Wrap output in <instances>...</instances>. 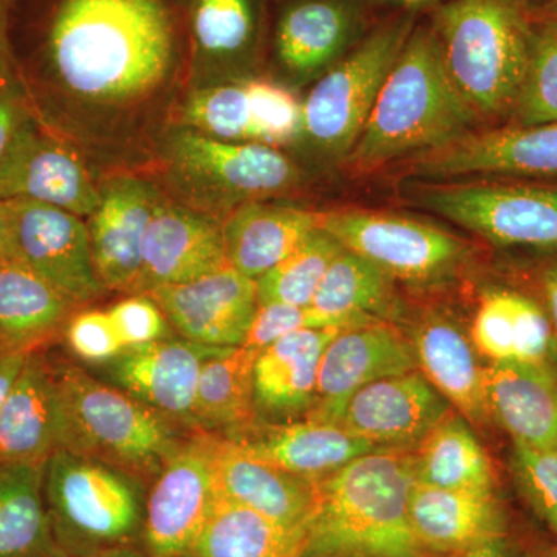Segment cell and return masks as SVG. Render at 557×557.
<instances>
[{
    "label": "cell",
    "instance_id": "6da1fadb",
    "mask_svg": "<svg viewBox=\"0 0 557 557\" xmlns=\"http://www.w3.org/2000/svg\"><path fill=\"white\" fill-rule=\"evenodd\" d=\"M42 50L54 79L81 101L131 106L170 78L178 57L172 0H51Z\"/></svg>",
    "mask_w": 557,
    "mask_h": 557
},
{
    "label": "cell",
    "instance_id": "7a4b0ae2",
    "mask_svg": "<svg viewBox=\"0 0 557 557\" xmlns=\"http://www.w3.org/2000/svg\"><path fill=\"white\" fill-rule=\"evenodd\" d=\"M475 123L450 83L431 24H417L344 163L354 174H369L461 137Z\"/></svg>",
    "mask_w": 557,
    "mask_h": 557
},
{
    "label": "cell",
    "instance_id": "3957f363",
    "mask_svg": "<svg viewBox=\"0 0 557 557\" xmlns=\"http://www.w3.org/2000/svg\"><path fill=\"white\" fill-rule=\"evenodd\" d=\"M412 454L379 449L317 482V505L299 553L431 557L409 518Z\"/></svg>",
    "mask_w": 557,
    "mask_h": 557
},
{
    "label": "cell",
    "instance_id": "277c9868",
    "mask_svg": "<svg viewBox=\"0 0 557 557\" xmlns=\"http://www.w3.org/2000/svg\"><path fill=\"white\" fill-rule=\"evenodd\" d=\"M431 27L458 97L478 121L511 115L533 50L527 0H446Z\"/></svg>",
    "mask_w": 557,
    "mask_h": 557
},
{
    "label": "cell",
    "instance_id": "5b68a950",
    "mask_svg": "<svg viewBox=\"0 0 557 557\" xmlns=\"http://www.w3.org/2000/svg\"><path fill=\"white\" fill-rule=\"evenodd\" d=\"M64 418L62 449L113 465L141 480L159 474L178 448L175 423L75 364L53 366Z\"/></svg>",
    "mask_w": 557,
    "mask_h": 557
},
{
    "label": "cell",
    "instance_id": "8992f818",
    "mask_svg": "<svg viewBox=\"0 0 557 557\" xmlns=\"http://www.w3.org/2000/svg\"><path fill=\"white\" fill-rule=\"evenodd\" d=\"M44 493L62 555L135 547L141 539L145 491L123 469L58 449L44 468Z\"/></svg>",
    "mask_w": 557,
    "mask_h": 557
},
{
    "label": "cell",
    "instance_id": "52a82bcc",
    "mask_svg": "<svg viewBox=\"0 0 557 557\" xmlns=\"http://www.w3.org/2000/svg\"><path fill=\"white\" fill-rule=\"evenodd\" d=\"M416 25L417 14H391L335 62L307 95L302 135L322 156L344 160L357 145Z\"/></svg>",
    "mask_w": 557,
    "mask_h": 557
},
{
    "label": "cell",
    "instance_id": "ba28073f",
    "mask_svg": "<svg viewBox=\"0 0 557 557\" xmlns=\"http://www.w3.org/2000/svg\"><path fill=\"white\" fill-rule=\"evenodd\" d=\"M319 226L341 247L369 260L394 281L408 284L445 281L468 256V245L445 230L387 212H321Z\"/></svg>",
    "mask_w": 557,
    "mask_h": 557
},
{
    "label": "cell",
    "instance_id": "9c48e42d",
    "mask_svg": "<svg viewBox=\"0 0 557 557\" xmlns=\"http://www.w3.org/2000/svg\"><path fill=\"white\" fill-rule=\"evenodd\" d=\"M219 435L197 431L183 440L153 478L145 502L146 557H189L218 502Z\"/></svg>",
    "mask_w": 557,
    "mask_h": 557
},
{
    "label": "cell",
    "instance_id": "30bf717a",
    "mask_svg": "<svg viewBox=\"0 0 557 557\" xmlns=\"http://www.w3.org/2000/svg\"><path fill=\"white\" fill-rule=\"evenodd\" d=\"M429 211L494 245L557 247V189L468 183L431 186L417 194Z\"/></svg>",
    "mask_w": 557,
    "mask_h": 557
},
{
    "label": "cell",
    "instance_id": "8fae6325",
    "mask_svg": "<svg viewBox=\"0 0 557 557\" xmlns=\"http://www.w3.org/2000/svg\"><path fill=\"white\" fill-rule=\"evenodd\" d=\"M170 159L189 185L237 205L285 193L300 178L296 164L273 146L222 141L189 127L172 135Z\"/></svg>",
    "mask_w": 557,
    "mask_h": 557
},
{
    "label": "cell",
    "instance_id": "7c38bea8",
    "mask_svg": "<svg viewBox=\"0 0 557 557\" xmlns=\"http://www.w3.org/2000/svg\"><path fill=\"white\" fill-rule=\"evenodd\" d=\"M13 258L30 267L73 306L100 299L104 288L95 267L89 226L83 218L33 200H7Z\"/></svg>",
    "mask_w": 557,
    "mask_h": 557
},
{
    "label": "cell",
    "instance_id": "4fadbf2b",
    "mask_svg": "<svg viewBox=\"0 0 557 557\" xmlns=\"http://www.w3.org/2000/svg\"><path fill=\"white\" fill-rule=\"evenodd\" d=\"M410 174L557 178V123L471 131L438 148L412 156Z\"/></svg>",
    "mask_w": 557,
    "mask_h": 557
},
{
    "label": "cell",
    "instance_id": "5bb4252c",
    "mask_svg": "<svg viewBox=\"0 0 557 557\" xmlns=\"http://www.w3.org/2000/svg\"><path fill=\"white\" fill-rule=\"evenodd\" d=\"M413 370L418 361L412 339L394 322L343 329L322 355L317 399L304 418L338 423L348 398L359 388Z\"/></svg>",
    "mask_w": 557,
    "mask_h": 557
},
{
    "label": "cell",
    "instance_id": "9a60e30c",
    "mask_svg": "<svg viewBox=\"0 0 557 557\" xmlns=\"http://www.w3.org/2000/svg\"><path fill=\"white\" fill-rule=\"evenodd\" d=\"M159 304L182 338L211 347H240L259 307L258 281L226 263L185 282L143 293Z\"/></svg>",
    "mask_w": 557,
    "mask_h": 557
},
{
    "label": "cell",
    "instance_id": "2e32d148",
    "mask_svg": "<svg viewBox=\"0 0 557 557\" xmlns=\"http://www.w3.org/2000/svg\"><path fill=\"white\" fill-rule=\"evenodd\" d=\"M0 199L33 200L90 218L100 201L79 157L28 119L0 161Z\"/></svg>",
    "mask_w": 557,
    "mask_h": 557
},
{
    "label": "cell",
    "instance_id": "e0dca14e",
    "mask_svg": "<svg viewBox=\"0 0 557 557\" xmlns=\"http://www.w3.org/2000/svg\"><path fill=\"white\" fill-rule=\"evenodd\" d=\"M223 348L185 338L161 339L126 348L106 362V375L116 387L166 417L172 423L197 429L194 417L201 366Z\"/></svg>",
    "mask_w": 557,
    "mask_h": 557
},
{
    "label": "cell",
    "instance_id": "ac0fdd59",
    "mask_svg": "<svg viewBox=\"0 0 557 557\" xmlns=\"http://www.w3.org/2000/svg\"><path fill=\"white\" fill-rule=\"evenodd\" d=\"M453 410L420 370L355 392L338 423L380 449L412 450Z\"/></svg>",
    "mask_w": 557,
    "mask_h": 557
},
{
    "label": "cell",
    "instance_id": "d6986e66",
    "mask_svg": "<svg viewBox=\"0 0 557 557\" xmlns=\"http://www.w3.org/2000/svg\"><path fill=\"white\" fill-rule=\"evenodd\" d=\"M159 203L153 186L139 178L119 177L101 186L87 226L95 267L108 292H138L146 231Z\"/></svg>",
    "mask_w": 557,
    "mask_h": 557
},
{
    "label": "cell",
    "instance_id": "ffe728a7",
    "mask_svg": "<svg viewBox=\"0 0 557 557\" xmlns=\"http://www.w3.org/2000/svg\"><path fill=\"white\" fill-rule=\"evenodd\" d=\"M231 442L289 474L311 482L327 478L364 454L379 450L341 424L329 421H259Z\"/></svg>",
    "mask_w": 557,
    "mask_h": 557
},
{
    "label": "cell",
    "instance_id": "44dd1931",
    "mask_svg": "<svg viewBox=\"0 0 557 557\" xmlns=\"http://www.w3.org/2000/svg\"><path fill=\"white\" fill-rule=\"evenodd\" d=\"M226 263L222 225L188 208L160 201L146 231L138 293L185 284Z\"/></svg>",
    "mask_w": 557,
    "mask_h": 557
},
{
    "label": "cell",
    "instance_id": "7402d4cb",
    "mask_svg": "<svg viewBox=\"0 0 557 557\" xmlns=\"http://www.w3.org/2000/svg\"><path fill=\"white\" fill-rule=\"evenodd\" d=\"M215 487L219 497L306 536L317 505V482L282 471L247 453L237 443L219 437Z\"/></svg>",
    "mask_w": 557,
    "mask_h": 557
},
{
    "label": "cell",
    "instance_id": "603a6c76",
    "mask_svg": "<svg viewBox=\"0 0 557 557\" xmlns=\"http://www.w3.org/2000/svg\"><path fill=\"white\" fill-rule=\"evenodd\" d=\"M64 446L53 366L33 351L0 409V467L44 465Z\"/></svg>",
    "mask_w": 557,
    "mask_h": 557
},
{
    "label": "cell",
    "instance_id": "cb8c5ba5",
    "mask_svg": "<svg viewBox=\"0 0 557 557\" xmlns=\"http://www.w3.org/2000/svg\"><path fill=\"white\" fill-rule=\"evenodd\" d=\"M409 518L418 544L431 557H460L487 539L507 534L494 491L442 490L413 482Z\"/></svg>",
    "mask_w": 557,
    "mask_h": 557
},
{
    "label": "cell",
    "instance_id": "d4e9b609",
    "mask_svg": "<svg viewBox=\"0 0 557 557\" xmlns=\"http://www.w3.org/2000/svg\"><path fill=\"white\" fill-rule=\"evenodd\" d=\"M358 0H295L282 10L274 50L282 67L310 76L332 67L361 38Z\"/></svg>",
    "mask_w": 557,
    "mask_h": 557
},
{
    "label": "cell",
    "instance_id": "484cf974",
    "mask_svg": "<svg viewBox=\"0 0 557 557\" xmlns=\"http://www.w3.org/2000/svg\"><path fill=\"white\" fill-rule=\"evenodd\" d=\"M341 330H299L256 355L252 395L258 417L281 421L310 412L317 399L322 355Z\"/></svg>",
    "mask_w": 557,
    "mask_h": 557
},
{
    "label": "cell",
    "instance_id": "4316f807",
    "mask_svg": "<svg viewBox=\"0 0 557 557\" xmlns=\"http://www.w3.org/2000/svg\"><path fill=\"white\" fill-rule=\"evenodd\" d=\"M491 420L530 448H557V380L552 362H490L483 372Z\"/></svg>",
    "mask_w": 557,
    "mask_h": 557
},
{
    "label": "cell",
    "instance_id": "83f0119b",
    "mask_svg": "<svg viewBox=\"0 0 557 557\" xmlns=\"http://www.w3.org/2000/svg\"><path fill=\"white\" fill-rule=\"evenodd\" d=\"M418 370L435 391L469 424L485 426L491 420L485 398V383L478 350L456 322L431 314L418 322L412 335Z\"/></svg>",
    "mask_w": 557,
    "mask_h": 557
},
{
    "label": "cell",
    "instance_id": "f1b7e54d",
    "mask_svg": "<svg viewBox=\"0 0 557 557\" xmlns=\"http://www.w3.org/2000/svg\"><path fill=\"white\" fill-rule=\"evenodd\" d=\"M321 222V212L247 201L237 205L222 225L226 262L245 276L262 277L287 258Z\"/></svg>",
    "mask_w": 557,
    "mask_h": 557
},
{
    "label": "cell",
    "instance_id": "f546056e",
    "mask_svg": "<svg viewBox=\"0 0 557 557\" xmlns=\"http://www.w3.org/2000/svg\"><path fill=\"white\" fill-rule=\"evenodd\" d=\"M472 346L490 362H549L557 347L547 310L512 289H490L471 325Z\"/></svg>",
    "mask_w": 557,
    "mask_h": 557
},
{
    "label": "cell",
    "instance_id": "4dcf8cb0",
    "mask_svg": "<svg viewBox=\"0 0 557 557\" xmlns=\"http://www.w3.org/2000/svg\"><path fill=\"white\" fill-rule=\"evenodd\" d=\"M75 309L20 259L0 262V341L36 350L57 335Z\"/></svg>",
    "mask_w": 557,
    "mask_h": 557
},
{
    "label": "cell",
    "instance_id": "1f68e13d",
    "mask_svg": "<svg viewBox=\"0 0 557 557\" xmlns=\"http://www.w3.org/2000/svg\"><path fill=\"white\" fill-rule=\"evenodd\" d=\"M413 482L458 491H494L496 475L471 424L456 410L410 450Z\"/></svg>",
    "mask_w": 557,
    "mask_h": 557
},
{
    "label": "cell",
    "instance_id": "d6a6232c",
    "mask_svg": "<svg viewBox=\"0 0 557 557\" xmlns=\"http://www.w3.org/2000/svg\"><path fill=\"white\" fill-rule=\"evenodd\" d=\"M256 355L247 347H228L201 366L194 403L199 431L233 438L259 420L252 395Z\"/></svg>",
    "mask_w": 557,
    "mask_h": 557
},
{
    "label": "cell",
    "instance_id": "836d02e7",
    "mask_svg": "<svg viewBox=\"0 0 557 557\" xmlns=\"http://www.w3.org/2000/svg\"><path fill=\"white\" fill-rule=\"evenodd\" d=\"M44 465L0 467V557H61L46 493Z\"/></svg>",
    "mask_w": 557,
    "mask_h": 557
},
{
    "label": "cell",
    "instance_id": "e575fe53",
    "mask_svg": "<svg viewBox=\"0 0 557 557\" xmlns=\"http://www.w3.org/2000/svg\"><path fill=\"white\" fill-rule=\"evenodd\" d=\"M310 307L350 327L388 321L398 309L395 281L369 260L343 248L330 263Z\"/></svg>",
    "mask_w": 557,
    "mask_h": 557
},
{
    "label": "cell",
    "instance_id": "d590c367",
    "mask_svg": "<svg viewBox=\"0 0 557 557\" xmlns=\"http://www.w3.org/2000/svg\"><path fill=\"white\" fill-rule=\"evenodd\" d=\"M304 534L219 497L189 557H298Z\"/></svg>",
    "mask_w": 557,
    "mask_h": 557
},
{
    "label": "cell",
    "instance_id": "8d00e7d4",
    "mask_svg": "<svg viewBox=\"0 0 557 557\" xmlns=\"http://www.w3.org/2000/svg\"><path fill=\"white\" fill-rule=\"evenodd\" d=\"M341 251L339 242L318 226L287 258L258 278L259 304L309 307L330 263Z\"/></svg>",
    "mask_w": 557,
    "mask_h": 557
},
{
    "label": "cell",
    "instance_id": "74e56055",
    "mask_svg": "<svg viewBox=\"0 0 557 557\" xmlns=\"http://www.w3.org/2000/svg\"><path fill=\"white\" fill-rule=\"evenodd\" d=\"M183 113L186 127L208 137L231 143H258L245 83L193 91Z\"/></svg>",
    "mask_w": 557,
    "mask_h": 557
},
{
    "label": "cell",
    "instance_id": "f35d334b",
    "mask_svg": "<svg viewBox=\"0 0 557 557\" xmlns=\"http://www.w3.org/2000/svg\"><path fill=\"white\" fill-rule=\"evenodd\" d=\"M512 126L557 123V21L534 24L533 50Z\"/></svg>",
    "mask_w": 557,
    "mask_h": 557
},
{
    "label": "cell",
    "instance_id": "ab89813d",
    "mask_svg": "<svg viewBox=\"0 0 557 557\" xmlns=\"http://www.w3.org/2000/svg\"><path fill=\"white\" fill-rule=\"evenodd\" d=\"M189 22L200 51L208 57H234L255 38V3L252 0H193Z\"/></svg>",
    "mask_w": 557,
    "mask_h": 557
},
{
    "label": "cell",
    "instance_id": "60d3db41",
    "mask_svg": "<svg viewBox=\"0 0 557 557\" xmlns=\"http://www.w3.org/2000/svg\"><path fill=\"white\" fill-rule=\"evenodd\" d=\"M258 143L287 145L302 135V102L270 81H245Z\"/></svg>",
    "mask_w": 557,
    "mask_h": 557
},
{
    "label": "cell",
    "instance_id": "b9f144b4",
    "mask_svg": "<svg viewBox=\"0 0 557 557\" xmlns=\"http://www.w3.org/2000/svg\"><path fill=\"white\" fill-rule=\"evenodd\" d=\"M512 469L528 504L553 531L557 530V448L515 443Z\"/></svg>",
    "mask_w": 557,
    "mask_h": 557
},
{
    "label": "cell",
    "instance_id": "7bdbcfd3",
    "mask_svg": "<svg viewBox=\"0 0 557 557\" xmlns=\"http://www.w3.org/2000/svg\"><path fill=\"white\" fill-rule=\"evenodd\" d=\"M347 329L350 325L343 324L338 319L319 313L311 307L292 306V304L271 302L259 304L251 327L245 339L244 346L249 350L259 351L284 338L289 333L307 329Z\"/></svg>",
    "mask_w": 557,
    "mask_h": 557
},
{
    "label": "cell",
    "instance_id": "ee69618b",
    "mask_svg": "<svg viewBox=\"0 0 557 557\" xmlns=\"http://www.w3.org/2000/svg\"><path fill=\"white\" fill-rule=\"evenodd\" d=\"M64 336L73 355L91 364H106L124 350L109 311L72 314L64 325Z\"/></svg>",
    "mask_w": 557,
    "mask_h": 557
},
{
    "label": "cell",
    "instance_id": "f6af8a7d",
    "mask_svg": "<svg viewBox=\"0 0 557 557\" xmlns=\"http://www.w3.org/2000/svg\"><path fill=\"white\" fill-rule=\"evenodd\" d=\"M124 350L171 338L170 321L150 296H131L109 309Z\"/></svg>",
    "mask_w": 557,
    "mask_h": 557
},
{
    "label": "cell",
    "instance_id": "bcb514c9",
    "mask_svg": "<svg viewBox=\"0 0 557 557\" xmlns=\"http://www.w3.org/2000/svg\"><path fill=\"white\" fill-rule=\"evenodd\" d=\"M30 116L20 86L13 84V86L0 90V161L9 152L11 143L20 132L22 124Z\"/></svg>",
    "mask_w": 557,
    "mask_h": 557
},
{
    "label": "cell",
    "instance_id": "7dc6e473",
    "mask_svg": "<svg viewBox=\"0 0 557 557\" xmlns=\"http://www.w3.org/2000/svg\"><path fill=\"white\" fill-rule=\"evenodd\" d=\"M36 350L13 346L0 341V409L9 397L11 388L20 379L28 357Z\"/></svg>",
    "mask_w": 557,
    "mask_h": 557
},
{
    "label": "cell",
    "instance_id": "c3c4849f",
    "mask_svg": "<svg viewBox=\"0 0 557 557\" xmlns=\"http://www.w3.org/2000/svg\"><path fill=\"white\" fill-rule=\"evenodd\" d=\"M13 0H0V90L13 86L14 60L10 42V11Z\"/></svg>",
    "mask_w": 557,
    "mask_h": 557
},
{
    "label": "cell",
    "instance_id": "681fc988",
    "mask_svg": "<svg viewBox=\"0 0 557 557\" xmlns=\"http://www.w3.org/2000/svg\"><path fill=\"white\" fill-rule=\"evenodd\" d=\"M542 295L557 339V259L548 262L541 273Z\"/></svg>",
    "mask_w": 557,
    "mask_h": 557
},
{
    "label": "cell",
    "instance_id": "f907efd6",
    "mask_svg": "<svg viewBox=\"0 0 557 557\" xmlns=\"http://www.w3.org/2000/svg\"><path fill=\"white\" fill-rule=\"evenodd\" d=\"M358 2L362 7H376V9L394 10L397 13L418 14L420 11H434L446 0H358Z\"/></svg>",
    "mask_w": 557,
    "mask_h": 557
},
{
    "label": "cell",
    "instance_id": "816d5d0a",
    "mask_svg": "<svg viewBox=\"0 0 557 557\" xmlns=\"http://www.w3.org/2000/svg\"><path fill=\"white\" fill-rule=\"evenodd\" d=\"M460 557H516V553L507 534H504V536L487 539Z\"/></svg>",
    "mask_w": 557,
    "mask_h": 557
},
{
    "label": "cell",
    "instance_id": "f5cc1de1",
    "mask_svg": "<svg viewBox=\"0 0 557 557\" xmlns=\"http://www.w3.org/2000/svg\"><path fill=\"white\" fill-rule=\"evenodd\" d=\"M13 258V234L9 201L0 199V262Z\"/></svg>",
    "mask_w": 557,
    "mask_h": 557
},
{
    "label": "cell",
    "instance_id": "db71d44e",
    "mask_svg": "<svg viewBox=\"0 0 557 557\" xmlns=\"http://www.w3.org/2000/svg\"><path fill=\"white\" fill-rule=\"evenodd\" d=\"M61 557H146V555L143 549H138L137 547H120L84 553V555H64Z\"/></svg>",
    "mask_w": 557,
    "mask_h": 557
},
{
    "label": "cell",
    "instance_id": "11a10c76",
    "mask_svg": "<svg viewBox=\"0 0 557 557\" xmlns=\"http://www.w3.org/2000/svg\"><path fill=\"white\" fill-rule=\"evenodd\" d=\"M298 557H366L351 553H299Z\"/></svg>",
    "mask_w": 557,
    "mask_h": 557
},
{
    "label": "cell",
    "instance_id": "9f6ffc18",
    "mask_svg": "<svg viewBox=\"0 0 557 557\" xmlns=\"http://www.w3.org/2000/svg\"><path fill=\"white\" fill-rule=\"evenodd\" d=\"M545 557H557V530H555V544L549 547L547 556Z\"/></svg>",
    "mask_w": 557,
    "mask_h": 557
},
{
    "label": "cell",
    "instance_id": "6f0895ef",
    "mask_svg": "<svg viewBox=\"0 0 557 557\" xmlns=\"http://www.w3.org/2000/svg\"><path fill=\"white\" fill-rule=\"evenodd\" d=\"M549 362H552L553 370H555V375H556V380H557V347H556L555 354H553L552 359H549Z\"/></svg>",
    "mask_w": 557,
    "mask_h": 557
},
{
    "label": "cell",
    "instance_id": "680465c9",
    "mask_svg": "<svg viewBox=\"0 0 557 557\" xmlns=\"http://www.w3.org/2000/svg\"><path fill=\"white\" fill-rule=\"evenodd\" d=\"M534 2H557V0H534Z\"/></svg>",
    "mask_w": 557,
    "mask_h": 557
}]
</instances>
